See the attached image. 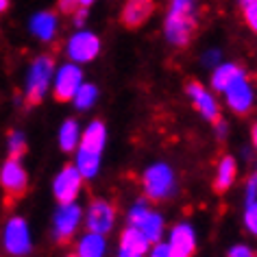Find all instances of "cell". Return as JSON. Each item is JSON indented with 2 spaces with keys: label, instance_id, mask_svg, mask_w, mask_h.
Instances as JSON below:
<instances>
[{
  "label": "cell",
  "instance_id": "2",
  "mask_svg": "<svg viewBox=\"0 0 257 257\" xmlns=\"http://www.w3.org/2000/svg\"><path fill=\"white\" fill-rule=\"evenodd\" d=\"M107 146V126L102 120H92L85 126L81 136V144L74 153L76 159V168L83 172L85 179H94L100 170L102 164V153H105Z\"/></svg>",
  "mask_w": 257,
  "mask_h": 257
},
{
  "label": "cell",
  "instance_id": "25",
  "mask_svg": "<svg viewBox=\"0 0 257 257\" xmlns=\"http://www.w3.org/2000/svg\"><path fill=\"white\" fill-rule=\"evenodd\" d=\"M242 222H244V229H246L253 237H257V198L255 201H250V203H246Z\"/></svg>",
  "mask_w": 257,
  "mask_h": 257
},
{
  "label": "cell",
  "instance_id": "8",
  "mask_svg": "<svg viewBox=\"0 0 257 257\" xmlns=\"http://www.w3.org/2000/svg\"><path fill=\"white\" fill-rule=\"evenodd\" d=\"M83 70L81 63H63V66L57 68L55 72V81H53V98L57 102H72L76 92L83 85Z\"/></svg>",
  "mask_w": 257,
  "mask_h": 257
},
{
  "label": "cell",
  "instance_id": "21",
  "mask_svg": "<svg viewBox=\"0 0 257 257\" xmlns=\"http://www.w3.org/2000/svg\"><path fill=\"white\" fill-rule=\"evenodd\" d=\"M237 179V164L231 155H224L216 166V175H214V192L216 194H224L233 188Z\"/></svg>",
  "mask_w": 257,
  "mask_h": 257
},
{
  "label": "cell",
  "instance_id": "16",
  "mask_svg": "<svg viewBox=\"0 0 257 257\" xmlns=\"http://www.w3.org/2000/svg\"><path fill=\"white\" fill-rule=\"evenodd\" d=\"M172 257H192L196 253V231L190 222H179L168 235Z\"/></svg>",
  "mask_w": 257,
  "mask_h": 257
},
{
  "label": "cell",
  "instance_id": "4",
  "mask_svg": "<svg viewBox=\"0 0 257 257\" xmlns=\"http://www.w3.org/2000/svg\"><path fill=\"white\" fill-rule=\"evenodd\" d=\"M142 190L151 203H164L177 194V175L172 166L157 162L142 175Z\"/></svg>",
  "mask_w": 257,
  "mask_h": 257
},
{
  "label": "cell",
  "instance_id": "9",
  "mask_svg": "<svg viewBox=\"0 0 257 257\" xmlns=\"http://www.w3.org/2000/svg\"><path fill=\"white\" fill-rule=\"evenodd\" d=\"M100 37L92 31H76V33L66 42V57L74 63H89L100 55Z\"/></svg>",
  "mask_w": 257,
  "mask_h": 257
},
{
  "label": "cell",
  "instance_id": "6",
  "mask_svg": "<svg viewBox=\"0 0 257 257\" xmlns=\"http://www.w3.org/2000/svg\"><path fill=\"white\" fill-rule=\"evenodd\" d=\"M126 224H133V227L142 229L146 235L151 237V242L155 244L164 237V231H166V222H164V216L155 211L149 205V198H140L131 205L126 214Z\"/></svg>",
  "mask_w": 257,
  "mask_h": 257
},
{
  "label": "cell",
  "instance_id": "26",
  "mask_svg": "<svg viewBox=\"0 0 257 257\" xmlns=\"http://www.w3.org/2000/svg\"><path fill=\"white\" fill-rule=\"evenodd\" d=\"M242 18H244V24L257 35V0L242 5Z\"/></svg>",
  "mask_w": 257,
  "mask_h": 257
},
{
  "label": "cell",
  "instance_id": "10",
  "mask_svg": "<svg viewBox=\"0 0 257 257\" xmlns=\"http://www.w3.org/2000/svg\"><path fill=\"white\" fill-rule=\"evenodd\" d=\"M83 172L76 168V164H68L57 172L53 181V194L57 203H74L83 190Z\"/></svg>",
  "mask_w": 257,
  "mask_h": 257
},
{
  "label": "cell",
  "instance_id": "1",
  "mask_svg": "<svg viewBox=\"0 0 257 257\" xmlns=\"http://www.w3.org/2000/svg\"><path fill=\"white\" fill-rule=\"evenodd\" d=\"M198 0H168L164 18V37L172 48H185L198 29Z\"/></svg>",
  "mask_w": 257,
  "mask_h": 257
},
{
  "label": "cell",
  "instance_id": "7",
  "mask_svg": "<svg viewBox=\"0 0 257 257\" xmlns=\"http://www.w3.org/2000/svg\"><path fill=\"white\" fill-rule=\"evenodd\" d=\"M3 250L7 255L22 257L33 250V235H31L29 222L22 216H11L3 229Z\"/></svg>",
  "mask_w": 257,
  "mask_h": 257
},
{
  "label": "cell",
  "instance_id": "11",
  "mask_svg": "<svg viewBox=\"0 0 257 257\" xmlns=\"http://www.w3.org/2000/svg\"><path fill=\"white\" fill-rule=\"evenodd\" d=\"M0 185H3L5 196L16 201L29 190V172L20 164V159H9L0 168Z\"/></svg>",
  "mask_w": 257,
  "mask_h": 257
},
{
  "label": "cell",
  "instance_id": "29",
  "mask_svg": "<svg viewBox=\"0 0 257 257\" xmlns=\"http://www.w3.org/2000/svg\"><path fill=\"white\" fill-rule=\"evenodd\" d=\"M255 250L246 246V244H235V246L229 248V257H253Z\"/></svg>",
  "mask_w": 257,
  "mask_h": 257
},
{
  "label": "cell",
  "instance_id": "14",
  "mask_svg": "<svg viewBox=\"0 0 257 257\" xmlns=\"http://www.w3.org/2000/svg\"><path fill=\"white\" fill-rule=\"evenodd\" d=\"M222 96H224V102H227V107L235 115H248L250 111H253L255 92H253V85H250L248 76H244V79L233 83V85H231Z\"/></svg>",
  "mask_w": 257,
  "mask_h": 257
},
{
  "label": "cell",
  "instance_id": "28",
  "mask_svg": "<svg viewBox=\"0 0 257 257\" xmlns=\"http://www.w3.org/2000/svg\"><path fill=\"white\" fill-rule=\"evenodd\" d=\"M151 255L153 257H172V248H170V242H155L151 246Z\"/></svg>",
  "mask_w": 257,
  "mask_h": 257
},
{
  "label": "cell",
  "instance_id": "3",
  "mask_svg": "<svg viewBox=\"0 0 257 257\" xmlns=\"http://www.w3.org/2000/svg\"><path fill=\"white\" fill-rule=\"evenodd\" d=\"M55 59L50 55H40L31 61L27 81H24V102L31 107L40 105L46 98L48 92H53V81H55Z\"/></svg>",
  "mask_w": 257,
  "mask_h": 257
},
{
  "label": "cell",
  "instance_id": "31",
  "mask_svg": "<svg viewBox=\"0 0 257 257\" xmlns=\"http://www.w3.org/2000/svg\"><path fill=\"white\" fill-rule=\"evenodd\" d=\"M244 192H246V196H244V198H246V203H250V201H255V198H257V177L255 175L246 181V190H244Z\"/></svg>",
  "mask_w": 257,
  "mask_h": 257
},
{
  "label": "cell",
  "instance_id": "20",
  "mask_svg": "<svg viewBox=\"0 0 257 257\" xmlns=\"http://www.w3.org/2000/svg\"><path fill=\"white\" fill-rule=\"evenodd\" d=\"M107 253V240L105 233H98V231H89L83 233L74 244V255L79 257H102Z\"/></svg>",
  "mask_w": 257,
  "mask_h": 257
},
{
  "label": "cell",
  "instance_id": "35",
  "mask_svg": "<svg viewBox=\"0 0 257 257\" xmlns=\"http://www.w3.org/2000/svg\"><path fill=\"white\" fill-rule=\"evenodd\" d=\"M0 9L7 11V9H9V0H0Z\"/></svg>",
  "mask_w": 257,
  "mask_h": 257
},
{
  "label": "cell",
  "instance_id": "19",
  "mask_svg": "<svg viewBox=\"0 0 257 257\" xmlns=\"http://www.w3.org/2000/svg\"><path fill=\"white\" fill-rule=\"evenodd\" d=\"M29 31L40 42H50L59 31V18L53 11H37L29 22Z\"/></svg>",
  "mask_w": 257,
  "mask_h": 257
},
{
  "label": "cell",
  "instance_id": "17",
  "mask_svg": "<svg viewBox=\"0 0 257 257\" xmlns=\"http://www.w3.org/2000/svg\"><path fill=\"white\" fill-rule=\"evenodd\" d=\"M155 11V0H126L120 11V22L126 29H138Z\"/></svg>",
  "mask_w": 257,
  "mask_h": 257
},
{
  "label": "cell",
  "instance_id": "30",
  "mask_svg": "<svg viewBox=\"0 0 257 257\" xmlns=\"http://www.w3.org/2000/svg\"><path fill=\"white\" fill-rule=\"evenodd\" d=\"M218 63H220V50H209V53L203 57V66H207L211 70H214Z\"/></svg>",
  "mask_w": 257,
  "mask_h": 257
},
{
  "label": "cell",
  "instance_id": "23",
  "mask_svg": "<svg viewBox=\"0 0 257 257\" xmlns=\"http://www.w3.org/2000/svg\"><path fill=\"white\" fill-rule=\"evenodd\" d=\"M96 100H98V87L92 85V83H83L72 102H74V107L79 109V111H87V109L94 107Z\"/></svg>",
  "mask_w": 257,
  "mask_h": 257
},
{
  "label": "cell",
  "instance_id": "18",
  "mask_svg": "<svg viewBox=\"0 0 257 257\" xmlns=\"http://www.w3.org/2000/svg\"><path fill=\"white\" fill-rule=\"evenodd\" d=\"M244 76H248V72L240 66V63H233V61L218 63L214 68V72H211V89L218 94H224L233 83L244 79Z\"/></svg>",
  "mask_w": 257,
  "mask_h": 257
},
{
  "label": "cell",
  "instance_id": "27",
  "mask_svg": "<svg viewBox=\"0 0 257 257\" xmlns=\"http://www.w3.org/2000/svg\"><path fill=\"white\" fill-rule=\"evenodd\" d=\"M57 7H59V11L63 16H74L76 11L81 9V0H59Z\"/></svg>",
  "mask_w": 257,
  "mask_h": 257
},
{
  "label": "cell",
  "instance_id": "32",
  "mask_svg": "<svg viewBox=\"0 0 257 257\" xmlns=\"http://www.w3.org/2000/svg\"><path fill=\"white\" fill-rule=\"evenodd\" d=\"M72 18H74V24H76V27H83V24H85V20H87V7H81Z\"/></svg>",
  "mask_w": 257,
  "mask_h": 257
},
{
  "label": "cell",
  "instance_id": "37",
  "mask_svg": "<svg viewBox=\"0 0 257 257\" xmlns=\"http://www.w3.org/2000/svg\"><path fill=\"white\" fill-rule=\"evenodd\" d=\"M255 177H257V168H255Z\"/></svg>",
  "mask_w": 257,
  "mask_h": 257
},
{
  "label": "cell",
  "instance_id": "12",
  "mask_svg": "<svg viewBox=\"0 0 257 257\" xmlns=\"http://www.w3.org/2000/svg\"><path fill=\"white\" fill-rule=\"evenodd\" d=\"M185 94H188L192 107L196 109L198 115H201L203 120L211 122V124H216V122L222 120L220 118V107H218L214 94H211L209 89L203 85V83L188 81V83H185Z\"/></svg>",
  "mask_w": 257,
  "mask_h": 257
},
{
  "label": "cell",
  "instance_id": "5",
  "mask_svg": "<svg viewBox=\"0 0 257 257\" xmlns=\"http://www.w3.org/2000/svg\"><path fill=\"white\" fill-rule=\"evenodd\" d=\"M81 222H85V209H81L74 203H59L55 216H53V240L59 246L72 242V237L76 235Z\"/></svg>",
  "mask_w": 257,
  "mask_h": 257
},
{
  "label": "cell",
  "instance_id": "34",
  "mask_svg": "<svg viewBox=\"0 0 257 257\" xmlns=\"http://www.w3.org/2000/svg\"><path fill=\"white\" fill-rule=\"evenodd\" d=\"M94 3H96V0H81V7H87V9H89Z\"/></svg>",
  "mask_w": 257,
  "mask_h": 257
},
{
  "label": "cell",
  "instance_id": "24",
  "mask_svg": "<svg viewBox=\"0 0 257 257\" xmlns=\"http://www.w3.org/2000/svg\"><path fill=\"white\" fill-rule=\"evenodd\" d=\"M27 138L22 131H9L7 136V157L9 159H22L27 155Z\"/></svg>",
  "mask_w": 257,
  "mask_h": 257
},
{
  "label": "cell",
  "instance_id": "33",
  "mask_svg": "<svg viewBox=\"0 0 257 257\" xmlns=\"http://www.w3.org/2000/svg\"><path fill=\"white\" fill-rule=\"evenodd\" d=\"M250 140H253V146L257 149V124L253 126V131H250Z\"/></svg>",
  "mask_w": 257,
  "mask_h": 257
},
{
  "label": "cell",
  "instance_id": "36",
  "mask_svg": "<svg viewBox=\"0 0 257 257\" xmlns=\"http://www.w3.org/2000/svg\"><path fill=\"white\" fill-rule=\"evenodd\" d=\"M240 3H242V5H246V3H250V0H240Z\"/></svg>",
  "mask_w": 257,
  "mask_h": 257
},
{
  "label": "cell",
  "instance_id": "22",
  "mask_svg": "<svg viewBox=\"0 0 257 257\" xmlns=\"http://www.w3.org/2000/svg\"><path fill=\"white\" fill-rule=\"evenodd\" d=\"M81 128H79V122L74 118H68L63 120V124L59 126V149L63 153H76L81 144Z\"/></svg>",
  "mask_w": 257,
  "mask_h": 257
},
{
  "label": "cell",
  "instance_id": "13",
  "mask_svg": "<svg viewBox=\"0 0 257 257\" xmlns=\"http://www.w3.org/2000/svg\"><path fill=\"white\" fill-rule=\"evenodd\" d=\"M115 207L105 198H92L85 207V229L98 231V233H109L115 227Z\"/></svg>",
  "mask_w": 257,
  "mask_h": 257
},
{
  "label": "cell",
  "instance_id": "15",
  "mask_svg": "<svg viewBox=\"0 0 257 257\" xmlns=\"http://www.w3.org/2000/svg\"><path fill=\"white\" fill-rule=\"evenodd\" d=\"M151 237L144 233L142 229L126 224V229H122L120 240H118V255L120 257H144L151 253Z\"/></svg>",
  "mask_w": 257,
  "mask_h": 257
}]
</instances>
